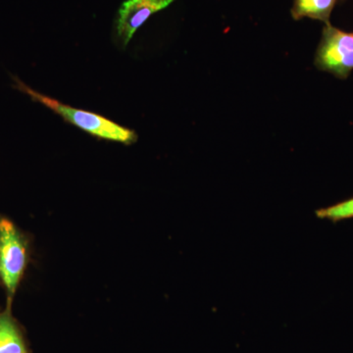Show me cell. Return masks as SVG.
Returning a JSON list of instances; mask_svg holds the SVG:
<instances>
[{
  "label": "cell",
  "mask_w": 353,
  "mask_h": 353,
  "mask_svg": "<svg viewBox=\"0 0 353 353\" xmlns=\"http://www.w3.org/2000/svg\"><path fill=\"white\" fill-rule=\"evenodd\" d=\"M338 0H294L292 13L294 20L310 18L330 25L332 11Z\"/></svg>",
  "instance_id": "6"
},
{
  "label": "cell",
  "mask_w": 353,
  "mask_h": 353,
  "mask_svg": "<svg viewBox=\"0 0 353 353\" xmlns=\"http://www.w3.org/2000/svg\"><path fill=\"white\" fill-rule=\"evenodd\" d=\"M316 216L320 219H326L332 222L352 219L353 218V199H347L329 208L316 211Z\"/></svg>",
  "instance_id": "7"
},
{
  "label": "cell",
  "mask_w": 353,
  "mask_h": 353,
  "mask_svg": "<svg viewBox=\"0 0 353 353\" xmlns=\"http://www.w3.org/2000/svg\"><path fill=\"white\" fill-rule=\"evenodd\" d=\"M12 82L13 88L15 90L28 95L32 101L39 102L46 108H50L53 112L61 116L66 122L92 134L94 138L120 143L123 145H132L138 139L136 132L120 126L117 123L99 115V114L72 108V106L61 103L57 99L46 97L26 85L18 77L12 76Z\"/></svg>",
  "instance_id": "1"
},
{
  "label": "cell",
  "mask_w": 353,
  "mask_h": 353,
  "mask_svg": "<svg viewBox=\"0 0 353 353\" xmlns=\"http://www.w3.org/2000/svg\"><path fill=\"white\" fill-rule=\"evenodd\" d=\"M29 260L28 243L12 221L0 216V281L12 301Z\"/></svg>",
  "instance_id": "2"
},
{
  "label": "cell",
  "mask_w": 353,
  "mask_h": 353,
  "mask_svg": "<svg viewBox=\"0 0 353 353\" xmlns=\"http://www.w3.org/2000/svg\"><path fill=\"white\" fill-rule=\"evenodd\" d=\"M0 353H30L10 306L0 313Z\"/></svg>",
  "instance_id": "5"
},
{
  "label": "cell",
  "mask_w": 353,
  "mask_h": 353,
  "mask_svg": "<svg viewBox=\"0 0 353 353\" xmlns=\"http://www.w3.org/2000/svg\"><path fill=\"white\" fill-rule=\"evenodd\" d=\"M315 66L336 78L347 79L353 70V32L325 25L316 51Z\"/></svg>",
  "instance_id": "3"
},
{
  "label": "cell",
  "mask_w": 353,
  "mask_h": 353,
  "mask_svg": "<svg viewBox=\"0 0 353 353\" xmlns=\"http://www.w3.org/2000/svg\"><path fill=\"white\" fill-rule=\"evenodd\" d=\"M175 0H126L123 2L114 24L113 38L118 48H127L128 43L145 24V21L158 11L163 10Z\"/></svg>",
  "instance_id": "4"
}]
</instances>
